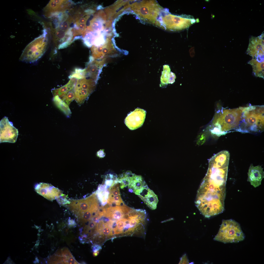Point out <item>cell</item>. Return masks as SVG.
<instances>
[{"mask_svg": "<svg viewBox=\"0 0 264 264\" xmlns=\"http://www.w3.org/2000/svg\"><path fill=\"white\" fill-rule=\"evenodd\" d=\"M99 218L98 217L97 215H96L93 217L92 220L93 221L95 222H97L98 221Z\"/></svg>", "mask_w": 264, "mask_h": 264, "instance_id": "cell-35", "label": "cell"}, {"mask_svg": "<svg viewBox=\"0 0 264 264\" xmlns=\"http://www.w3.org/2000/svg\"><path fill=\"white\" fill-rule=\"evenodd\" d=\"M170 71V68L168 70H165L164 68V70L162 72L161 78V82L163 84H166L168 83L169 74Z\"/></svg>", "mask_w": 264, "mask_h": 264, "instance_id": "cell-24", "label": "cell"}, {"mask_svg": "<svg viewBox=\"0 0 264 264\" xmlns=\"http://www.w3.org/2000/svg\"><path fill=\"white\" fill-rule=\"evenodd\" d=\"M44 33L36 38L25 47L19 60L27 63H34L39 59L44 53L47 42Z\"/></svg>", "mask_w": 264, "mask_h": 264, "instance_id": "cell-5", "label": "cell"}, {"mask_svg": "<svg viewBox=\"0 0 264 264\" xmlns=\"http://www.w3.org/2000/svg\"><path fill=\"white\" fill-rule=\"evenodd\" d=\"M189 264L188 260L186 254H185L180 258L179 264Z\"/></svg>", "mask_w": 264, "mask_h": 264, "instance_id": "cell-27", "label": "cell"}, {"mask_svg": "<svg viewBox=\"0 0 264 264\" xmlns=\"http://www.w3.org/2000/svg\"><path fill=\"white\" fill-rule=\"evenodd\" d=\"M264 107L250 106L243 107L241 132H259L264 129Z\"/></svg>", "mask_w": 264, "mask_h": 264, "instance_id": "cell-1", "label": "cell"}, {"mask_svg": "<svg viewBox=\"0 0 264 264\" xmlns=\"http://www.w3.org/2000/svg\"><path fill=\"white\" fill-rule=\"evenodd\" d=\"M53 100L56 106L67 118H69L71 112L69 106L58 96H53Z\"/></svg>", "mask_w": 264, "mask_h": 264, "instance_id": "cell-19", "label": "cell"}, {"mask_svg": "<svg viewBox=\"0 0 264 264\" xmlns=\"http://www.w3.org/2000/svg\"><path fill=\"white\" fill-rule=\"evenodd\" d=\"M99 253V252H98L95 253H93V255L95 256H96Z\"/></svg>", "mask_w": 264, "mask_h": 264, "instance_id": "cell-37", "label": "cell"}, {"mask_svg": "<svg viewBox=\"0 0 264 264\" xmlns=\"http://www.w3.org/2000/svg\"><path fill=\"white\" fill-rule=\"evenodd\" d=\"M34 188L38 194L50 201L56 199L62 194L61 191L49 184L37 183L35 185Z\"/></svg>", "mask_w": 264, "mask_h": 264, "instance_id": "cell-10", "label": "cell"}, {"mask_svg": "<svg viewBox=\"0 0 264 264\" xmlns=\"http://www.w3.org/2000/svg\"><path fill=\"white\" fill-rule=\"evenodd\" d=\"M86 19L85 18H82L79 20V22L81 23H84Z\"/></svg>", "mask_w": 264, "mask_h": 264, "instance_id": "cell-36", "label": "cell"}, {"mask_svg": "<svg viewBox=\"0 0 264 264\" xmlns=\"http://www.w3.org/2000/svg\"><path fill=\"white\" fill-rule=\"evenodd\" d=\"M86 77L77 79L74 88L87 90L93 92L97 83L92 79H87Z\"/></svg>", "mask_w": 264, "mask_h": 264, "instance_id": "cell-18", "label": "cell"}, {"mask_svg": "<svg viewBox=\"0 0 264 264\" xmlns=\"http://www.w3.org/2000/svg\"><path fill=\"white\" fill-rule=\"evenodd\" d=\"M68 27V24L66 22H62L60 24V28L62 30H65L67 29Z\"/></svg>", "mask_w": 264, "mask_h": 264, "instance_id": "cell-29", "label": "cell"}, {"mask_svg": "<svg viewBox=\"0 0 264 264\" xmlns=\"http://www.w3.org/2000/svg\"><path fill=\"white\" fill-rule=\"evenodd\" d=\"M147 206L152 210L156 209L158 201L157 195L146 186L138 195Z\"/></svg>", "mask_w": 264, "mask_h": 264, "instance_id": "cell-15", "label": "cell"}, {"mask_svg": "<svg viewBox=\"0 0 264 264\" xmlns=\"http://www.w3.org/2000/svg\"><path fill=\"white\" fill-rule=\"evenodd\" d=\"M96 222L92 221L89 222L88 225V228L89 229H93L96 225Z\"/></svg>", "mask_w": 264, "mask_h": 264, "instance_id": "cell-30", "label": "cell"}, {"mask_svg": "<svg viewBox=\"0 0 264 264\" xmlns=\"http://www.w3.org/2000/svg\"><path fill=\"white\" fill-rule=\"evenodd\" d=\"M264 34L257 37H253L250 39L247 54L256 59L264 58Z\"/></svg>", "mask_w": 264, "mask_h": 264, "instance_id": "cell-11", "label": "cell"}, {"mask_svg": "<svg viewBox=\"0 0 264 264\" xmlns=\"http://www.w3.org/2000/svg\"><path fill=\"white\" fill-rule=\"evenodd\" d=\"M176 77L175 74L172 72H170L169 76V83L172 84L175 81V79Z\"/></svg>", "mask_w": 264, "mask_h": 264, "instance_id": "cell-28", "label": "cell"}, {"mask_svg": "<svg viewBox=\"0 0 264 264\" xmlns=\"http://www.w3.org/2000/svg\"><path fill=\"white\" fill-rule=\"evenodd\" d=\"M247 181L255 187L261 184L262 180L264 177L263 168L261 166H254L251 164L248 173Z\"/></svg>", "mask_w": 264, "mask_h": 264, "instance_id": "cell-14", "label": "cell"}, {"mask_svg": "<svg viewBox=\"0 0 264 264\" xmlns=\"http://www.w3.org/2000/svg\"><path fill=\"white\" fill-rule=\"evenodd\" d=\"M68 222L69 225L70 227H73L76 225V222L73 219H69L68 220Z\"/></svg>", "mask_w": 264, "mask_h": 264, "instance_id": "cell-32", "label": "cell"}, {"mask_svg": "<svg viewBox=\"0 0 264 264\" xmlns=\"http://www.w3.org/2000/svg\"><path fill=\"white\" fill-rule=\"evenodd\" d=\"M101 249V247L99 245H95L93 247V251L94 253L99 252V250Z\"/></svg>", "mask_w": 264, "mask_h": 264, "instance_id": "cell-33", "label": "cell"}, {"mask_svg": "<svg viewBox=\"0 0 264 264\" xmlns=\"http://www.w3.org/2000/svg\"><path fill=\"white\" fill-rule=\"evenodd\" d=\"M57 34V37L59 38H63L65 35L64 32L61 31H58Z\"/></svg>", "mask_w": 264, "mask_h": 264, "instance_id": "cell-31", "label": "cell"}, {"mask_svg": "<svg viewBox=\"0 0 264 264\" xmlns=\"http://www.w3.org/2000/svg\"><path fill=\"white\" fill-rule=\"evenodd\" d=\"M105 59L98 60L94 59L91 56L86 68V77L88 76L96 83L99 77L102 68L105 63Z\"/></svg>", "mask_w": 264, "mask_h": 264, "instance_id": "cell-13", "label": "cell"}, {"mask_svg": "<svg viewBox=\"0 0 264 264\" xmlns=\"http://www.w3.org/2000/svg\"><path fill=\"white\" fill-rule=\"evenodd\" d=\"M98 202L94 194L85 199L73 200L69 205L70 209L80 217L85 212L90 209L91 205Z\"/></svg>", "mask_w": 264, "mask_h": 264, "instance_id": "cell-9", "label": "cell"}, {"mask_svg": "<svg viewBox=\"0 0 264 264\" xmlns=\"http://www.w3.org/2000/svg\"><path fill=\"white\" fill-rule=\"evenodd\" d=\"M131 9L143 21L158 26L157 19L162 8L154 0L138 1L131 5Z\"/></svg>", "mask_w": 264, "mask_h": 264, "instance_id": "cell-3", "label": "cell"}, {"mask_svg": "<svg viewBox=\"0 0 264 264\" xmlns=\"http://www.w3.org/2000/svg\"><path fill=\"white\" fill-rule=\"evenodd\" d=\"M93 212L89 209L84 212L79 218L81 221L86 222L88 221L92 218V214Z\"/></svg>", "mask_w": 264, "mask_h": 264, "instance_id": "cell-23", "label": "cell"}, {"mask_svg": "<svg viewBox=\"0 0 264 264\" xmlns=\"http://www.w3.org/2000/svg\"><path fill=\"white\" fill-rule=\"evenodd\" d=\"M184 16L169 14L165 15L161 18V22H159L160 26L166 29L176 31L187 28L191 23L195 22L194 19H190L189 18H185Z\"/></svg>", "mask_w": 264, "mask_h": 264, "instance_id": "cell-6", "label": "cell"}, {"mask_svg": "<svg viewBox=\"0 0 264 264\" xmlns=\"http://www.w3.org/2000/svg\"><path fill=\"white\" fill-rule=\"evenodd\" d=\"M248 63L252 66L253 72L256 77L264 78V62H259L252 59Z\"/></svg>", "mask_w": 264, "mask_h": 264, "instance_id": "cell-20", "label": "cell"}, {"mask_svg": "<svg viewBox=\"0 0 264 264\" xmlns=\"http://www.w3.org/2000/svg\"><path fill=\"white\" fill-rule=\"evenodd\" d=\"M92 57L94 59L103 60L115 52L111 41L108 39L103 44L98 46H93L91 47Z\"/></svg>", "mask_w": 264, "mask_h": 264, "instance_id": "cell-12", "label": "cell"}, {"mask_svg": "<svg viewBox=\"0 0 264 264\" xmlns=\"http://www.w3.org/2000/svg\"><path fill=\"white\" fill-rule=\"evenodd\" d=\"M102 229V233L103 234L108 236H112V231L111 229L108 226H105Z\"/></svg>", "mask_w": 264, "mask_h": 264, "instance_id": "cell-26", "label": "cell"}, {"mask_svg": "<svg viewBox=\"0 0 264 264\" xmlns=\"http://www.w3.org/2000/svg\"><path fill=\"white\" fill-rule=\"evenodd\" d=\"M70 79L69 82L65 85L59 88L52 89L51 91L53 96H58L61 98L74 88L76 82V79L73 78Z\"/></svg>", "mask_w": 264, "mask_h": 264, "instance_id": "cell-17", "label": "cell"}, {"mask_svg": "<svg viewBox=\"0 0 264 264\" xmlns=\"http://www.w3.org/2000/svg\"><path fill=\"white\" fill-rule=\"evenodd\" d=\"M105 155L104 151L102 150L101 151V150H100L97 153V156L100 157H103V156H104Z\"/></svg>", "mask_w": 264, "mask_h": 264, "instance_id": "cell-34", "label": "cell"}, {"mask_svg": "<svg viewBox=\"0 0 264 264\" xmlns=\"http://www.w3.org/2000/svg\"><path fill=\"white\" fill-rule=\"evenodd\" d=\"M0 142L15 143L18 134V130L14 127L8 117H4L0 121Z\"/></svg>", "mask_w": 264, "mask_h": 264, "instance_id": "cell-7", "label": "cell"}, {"mask_svg": "<svg viewBox=\"0 0 264 264\" xmlns=\"http://www.w3.org/2000/svg\"><path fill=\"white\" fill-rule=\"evenodd\" d=\"M61 99L69 106L71 102L75 99L74 88L70 90Z\"/></svg>", "mask_w": 264, "mask_h": 264, "instance_id": "cell-22", "label": "cell"}, {"mask_svg": "<svg viewBox=\"0 0 264 264\" xmlns=\"http://www.w3.org/2000/svg\"><path fill=\"white\" fill-rule=\"evenodd\" d=\"M64 196V195L63 194L56 199L58 202L59 204H64L67 203H70V202L66 199V198Z\"/></svg>", "mask_w": 264, "mask_h": 264, "instance_id": "cell-25", "label": "cell"}, {"mask_svg": "<svg viewBox=\"0 0 264 264\" xmlns=\"http://www.w3.org/2000/svg\"><path fill=\"white\" fill-rule=\"evenodd\" d=\"M86 68L82 69L77 68L75 71L69 76V78H75L77 79H80L86 77Z\"/></svg>", "mask_w": 264, "mask_h": 264, "instance_id": "cell-21", "label": "cell"}, {"mask_svg": "<svg viewBox=\"0 0 264 264\" xmlns=\"http://www.w3.org/2000/svg\"><path fill=\"white\" fill-rule=\"evenodd\" d=\"M223 112L222 121L214 125L211 132L217 136L224 135L231 131L239 132L242 122V107L226 109Z\"/></svg>", "mask_w": 264, "mask_h": 264, "instance_id": "cell-2", "label": "cell"}, {"mask_svg": "<svg viewBox=\"0 0 264 264\" xmlns=\"http://www.w3.org/2000/svg\"><path fill=\"white\" fill-rule=\"evenodd\" d=\"M146 112L143 109L137 108L128 115L125 119V123L131 130L138 129L143 125Z\"/></svg>", "mask_w": 264, "mask_h": 264, "instance_id": "cell-8", "label": "cell"}, {"mask_svg": "<svg viewBox=\"0 0 264 264\" xmlns=\"http://www.w3.org/2000/svg\"><path fill=\"white\" fill-rule=\"evenodd\" d=\"M245 238L239 224L232 219L223 220L214 240L224 243H237Z\"/></svg>", "mask_w": 264, "mask_h": 264, "instance_id": "cell-4", "label": "cell"}, {"mask_svg": "<svg viewBox=\"0 0 264 264\" xmlns=\"http://www.w3.org/2000/svg\"><path fill=\"white\" fill-rule=\"evenodd\" d=\"M147 185L142 177L131 173L128 185L129 191L137 195Z\"/></svg>", "mask_w": 264, "mask_h": 264, "instance_id": "cell-16", "label": "cell"}]
</instances>
